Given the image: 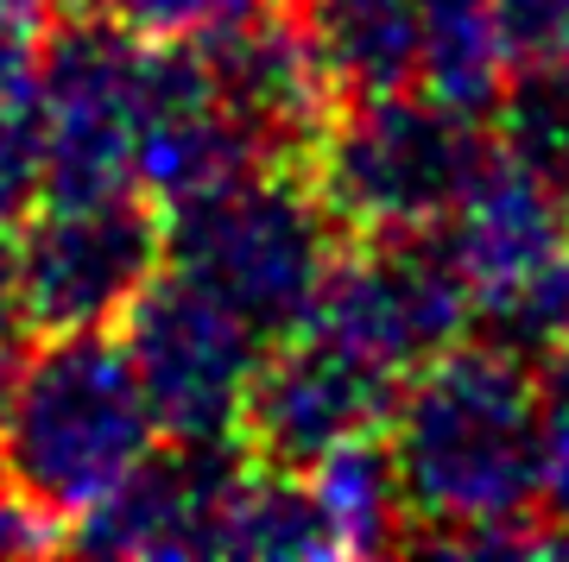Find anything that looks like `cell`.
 Segmentation results:
<instances>
[{"instance_id": "1", "label": "cell", "mask_w": 569, "mask_h": 562, "mask_svg": "<svg viewBox=\"0 0 569 562\" xmlns=\"http://www.w3.org/2000/svg\"><path fill=\"white\" fill-rule=\"evenodd\" d=\"M406 486V550L538 556L545 550V392L507 342H456L406 380L387 423Z\"/></svg>"}, {"instance_id": "2", "label": "cell", "mask_w": 569, "mask_h": 562, "mask_svg": "<svg viewBox=\"0 0 569 562\" xmlns=\"http://www.w3.org/2000/svg\"><path fill=\"white\" fill-rule=\"evenodd\" d=\"M159 418L108 329L44 335L0 385V474L51 519H82L152 455Z\"/></svg>"}, {"instance_id": "3", "label": "cell", "mask_w": 569, "mask_h": 562, "mask_svg": "<svg viewBox=\"0 0 569 562\" xmlns=\"http://www.w3.org/2000/svg\"><path fill=\"white\" fill-rule=\"evenodd\" d=\"M493 127L475 108L406 89H348L310 140L305 171L348 241L443 228L462 190L493 159Z\"/></svg>"}, {"instance_id": "4", "label": "cell", "mask_w": 569, "mask_h": 562, "mask_svg": "<svg viewBox=\"0 0 569 562\" xmlns=\"http://www.w3.org/2000/svg\"><path fill=\"white\" fill-rule=\"evenodd\" d=\"M348 234L298 164H260L164 209V265L234 303L266 342L317 310Z\"/></svg>"}, {"instance_id": "5", "label": "cell", "mask_w": 569, "mask_h": 562, "mask_svg": "<svg viewBox=\"0 0 569 562\" xmlns=\"http://www.w3.org/2000/svg\"><path fill=\"white\" fill-rule=\"evenodd\" d=\"M159 39L108 13H58L44 32L32 114L44 133V202H96L140 190V140L152 108Z\"/></svg>"}, {"instance_id": "6", "label": "cell", "mask_w": 569, "mask_h": 562, "mask_svg": "<svg viewBox=\"0 0 569 562\" xmlns=\"http://www.w3.org/2000/svg\"><path fill=\"white\" fill-rule=\"evenodd\" d=\"M127 361L171 442H241V411L266 361V335L209 284L164 265L127 303Z\"/></svg>"}, {"instance_id": "7", "label": "cell", "mask_w": 569, "mask_h": 562, "mask_svg": "<svg viewBox=\"0 0 569 562\" xmlns=\"http://www.w3.org/2000/svg\"><path fill=\"white\" fill-rule=\"evenodd\" d=\"M7 265L26 329L39 335L108 329L164 272V215L140 190L96 202H44L32 221H20Z\"/></svg>"}, {"instance_id": "8", "label": "cell", "mask_w": 569, "mask_h": 562, "mask_svg": "<svg viewBox=\"0 0 569 562\" xmlns=\"http://www.w3.org/2000/svg\"><path fill=\"white\" fill-rule=\"evenodd\" d=\"M305 322H323L329 335L361 348L367 361L411 380L425 361H437L475 329V291L449 253L443 228L373 234V241L342 247Z\"/></svg>"}, {"instance_id": "9", "label": "cell", "mask_w": 569, "mask_h": 562, "mask_svg": "<svg viewBox=\"0 0 569 562\" xmlns=\"http://www.w3.org/2000/svg\"><path fill=\"white\" fill-rule=\"evenodd\" d=\"M399 392H406L399 373L367 361L323 322H298L279 342H266V361L241 411V449L253 462L305 474L329 449L387 430Z\"/></svg>"}, {"instance_id": "10", "label": "cell", "mask_w": 569, "mask_h": 562, "mask_svg": "<svg viewBox=\"0 0 569 562\" xmlns=\"http://www.w3.org/2000/svg\"><path fill=\"white\" fill-rule=\"evenodd\" d=\"M190 44L216 82V101L228 108V121L272 164H305L329 108L342 101V82H336L323 44L310 32L305 0H266V7Z\"/></svg>"}, {"instance_id": "11", "label": "cell", "mask_w": 569, "mask_h": 562, "mask_svg": "<svg viewBox=\"0 0 569 562\" xmlns=\"http://www.w3.org/2000/svg\"><path fill=\"white\" fill-rule=\"evenodd\" d=\"M241 468V442H171V455H146L102 505H89L70 543L96 556H216Z\"/></svg>"}, {"instance_id": "12", "label": "cell", "mask_w": 569, "mask_h": 562, "mask_svg": "<svg viewBox=\"0 0 569 562\" xmlns=\"http://www.w3.org/2000/svg\"><path fill=\"white\" fill-rule=\"evenodd\" d=\"M216 556L317 562V556H342V550H336V531H329V519H323V500H317L310 474L247 455L241 481H234V493H228V505H222Z\"/></svg>"}, {"instance_id": "13", "label": "cell", "mask_w": 569, "mask_h": 562, "mask_svg": "<svg viewBox=\"0 0 569 562\" xmlns=\"http://www.w3.org/2000/svg\"><path fill=\"white\" fill-rule=\"evenodd\" d=\"M305 474H310V486H317V500H323V519H329V531H336V550H342V556H387V550H406L411 512H406L399 468H392L387 430L329 449L323 462L305 468Z\"/></svg>"}, {"instance_id": "14", "label": "cell", "mask_w": 569, "mask_h": 562, "mask_svg": "<svg viewBox=\"0 0 569 562\" xmlns=\"http://www.w3.org/2000/svg\"><path fill=\"white\" fill-rule=\"evenodd\" d=\"M507 82L512 63L493 0H418V89L475 114H500Z\"/></svg>"}, {"instance_id": "15", "label": "cell", "mask_w": 569, "mask_h": 562, "mask_svg": "<svg viewBox=\"0 0 569 562\" xmlns=\"http://www.w3.org/2000/svg\"><path fill=\"white\" fill-rule=\"evenodd\" d=\"M305 13L342 96L418 82V0H305Z\"/></svg>"}, {"instance_id": "16", "label": "cell", "mask_w": 569, "mask_h": 562, "mask_svg": "<svg viewBox=\"0 0 569 562\" xmlns=\"http://www.w3.org/2000/svg\"><path fill=\"white\" fill-rule=\"evenodd\" d=\"M44 209V133L26 101H0V234H20V221Z\"/></svg>"}, {"instance_id": "17", "label": "cell", "mask_w": 569, "mask_h": 562, "mask_svg": "<svg viewBox=\"0 0 569 562\" xmlns=\"http://www.w3.org/2000/svg\"><path fill=\"white\" fill-rule=\"evenodd\" d=\"M538 392H545V550L569 538V348L538 361Z\"/></svg>"}, {"instance_id": "18", "label": "cell", "mask_w": 569, "mask_h": 562, "mask_svg": "<svg viewBox=\"0 0 569 562\" xmlns=\"http://www.w3.org/2000/svg\"><path fill=\"white\" fill-rule=\"evenodd\" d=\"M77 7L121 20L127 32H140V39H203L216 26L266 7V0H77Z\"/></svg>"}, {"instance_id": "19", "label": "cell", "mask_w": 569, "mask_h": 562, "mask_svg": "<svg viewBox=\"0 0 569 562\" xmlns=\"http://www.w3.org/2000/svg\"><path fill=\"white\" fill-rule=\"evenodd\" d=\"M500 44H507L512 77L519 70H545L563 58L569 44V0H493Z\"/></svg>"}, {"instance_id": "20", "label": "cell", "mask_w": 569, "mask_h": 562, "mask_svg": "<svg viewBox=\"0 0 569 562\" xmlns=\"http://www.w3.org/2000/svg\"><path fill=\"white\" fill-rule=\"evenodd\" d=\"M58 0H0V101H26Z\"/></svg>"}, {"instance_id": "21", "label": "cell", "mask_w": 569, "mask_h": 562, "mask_svg": "<svg viewBox=\"0 0 569 562\" xmlns=\"http://www.w3.org/2000/svg\"><path fill=\"white\" fill-rule=\"evenodd\" d=\"M58 543L70 538L51 512H39L20 486H0V556H39V550H58Z\"/></svg>"}, {"instance_id": "22", "label": "cell", "mask_w": 569, "mask_h": 562, "mask_svg": "<svg viewBox=\"0 0 569 562\" xmlns=\"http://www.w3.org/2000/svg\"><path fill=\"white\" fill-rule=\"evenodd\" d=\"M20 303H13V265H7V247H0V354H7V342L20 335Z\"/></svg>"}, {"instance_id": "23", "label": "cell", "mask_w": 569, "mask_h": 562, "mask_svg": "<svg viewBox=\"0 0 569 562\" xmlns=\"http://www.w3.org/2000/svg\"><path fill=\"white\" fill-rule=\"evenodd\" d=\"M0 385H7V354H0Z\"/></svg>"}, {"instance_id": "24", "label": "cell", "mask_w": 569, "mask_h": 562, "mask_svg": "<svg viewBox=\"0 0 569 562\" xmlns=\"http://www.w3.org/2000/svg\"><path fill=\"white\" fill-rule=\"evenodd\" d=\"M557 63H563V70H569V44H563V58H557Z\"/></svg>"}, {"instance_id": "25", "label": "cell", "mask_w": 569, "mask_h": 562, "mask_svg": "<svg viewBox=\"0 0 569 562\" xmlns=\"http://www.w3.org/2000/svg\"><path fill=\"white\" fill-rule=\"evenodd\" d=\"M563 348H569V342H563Z\"/></svg>"}]
</instances>
